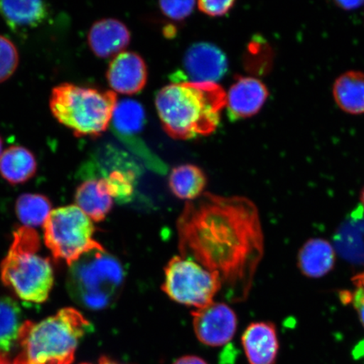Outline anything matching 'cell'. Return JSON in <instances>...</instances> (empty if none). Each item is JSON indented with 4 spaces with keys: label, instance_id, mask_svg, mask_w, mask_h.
Returning <instances> with one entry per match:
<instances>
[{
    "label": "cell",
    "instance_id": "6da1fadb",
    "mask_svg": "<svg viewBox=\"0 0 364 364\" xmlns=\"http://www.w3.org/2000/svg\"><path fill=\"white\" fill-rule=\"evenodd\" d=\"M181 256L221 280V293L231 303L249 297L264 255L260 215L245 197L204 193L186 203L176 221Z\"/></svg>",
    "mask_w": 364,
    "mask_h": 364
},
{
    "label": "cell",
    "instance_id": "7a4b0ae2",
    "mask_svg": "<svg viewBox=\"0 0 364 364\" xmlns=\"http://www.w3.org/2000/svg\"><path fill=\"white\" fill-rule=\"evenodd\" d=\"M226 102L222 86L209 82H176L159 90L156 98L164 130L181 140L213 134Z\"/></svg>",
    "mask_w": 364,
    "mask_h": 364
},
{
    "label": "cell",
    "instance_id": "3957f363",
    "mask_svg": "<svg viewBox=\"0 0 364 364\" xmlns=\"http://www.w3.org/2000/svg\"><path fill=\"white\" fill-rule=\"evenodd\" d=\"M91 324L74 308H65L42 321L23 323L13 364H71L80 341Z\"/></svg>",
    "mask_w": 364,
    "mask_h": 364
},
{
    "label": "cell",
    "instance_id": "277c9868",
    "mask_svg": "<svg viewBox=\"0 0 364 364\" xmlns=\"http://www.w3.org/2000/svg\"><path fill=\"white\" fill-rule=\"evenodd\" d=\"M40 249L38 232L21 227L14 233L11 247L1 264L4 284L26 302L44 303L53 289L52 263L39 253Z\"/></svg>",
    "mask_w": 364,
    "mask_h": 364
},
{
    "label": "cell",
    "instance_id": "5b68a950",
    "mask_svg": "<svg viewBox=\"0 0 364 364\" xmlns=\"http://www.w3.org/2000/svg\"><path fill=\"white\" fill-rule=\"evenodd\" d=\"M117 94L63 83L52 90L49 106L54 117L77 136H97L111 124Z\"/></svg>",
    "mask_w": 364,
    "mask_h": 364
},
{
    "label": "cell",
    "instance_id": "8992f818",
    "mask_svg": "<svg viewBox=\"0 0 364 364\" xmlns=\"http://www.w3.org/2000/svg\"><path fill=\"white\" fill-rule=\"evenodd\" d=\"M124 279L120 262L104 248L94 250L70 266L68 293L80 306L101 311L115 301Z\"/></svg>",
    "mask_w": 364,
    "mask_h": 364
},
{
    "label": "cell",
    "instance_id": "52a82bcc",
    "mask_svg": "<svg viewBox=\"0 0 364 364\" xmlns=\"http://www.w3.org/2000/svg\"><path fill=\"white\" fill-rule=\"evenodd\" d=\"M44 242L54 258L68 267L91 250L103 247L94 239L93 221L76 205L58 208L43 225Z\"/></svg>",
    "mask_w": 364,
    "mask_h": 364
},
{
    "label": "cell",
    "instance_id": "ba28073f",
    "mask_svg": "<svg viewBox=\"0 0 364 364\" xmlns=\"http://www.w3.org/2000/svg\"><path fill=\"white\" fill-rule=\"evenodd\" d=\"M162 290L173 301L201 309L213 302L222 283L220 277L198 262L176 256L165 267Z\"/></svg>",
    "mask_w": 364,
    "mask_h": 364
},
{
    "label": "cell",
    "instance_id": "9c48e42d",
    "mask_svg": "<svg viewBox=\"0 0 364 364\" xmlns=\"http://www.w3.org/2000/svg\"><path fill=\"white\" fill-rule=\"evenodd\" d=\"M197 338L210 347H220L233 339L237 330L236 314L228 304L213 302L192 312Z\"/></svg>",
    "mask_w": 364,
    "mask_h": 364
},
{
    "label": "cell",
    "instance_id": "30bf717a",
    "mask_svg": "<svg viewBox=\"0 0 364 364\" xmlns=\"http://www.w3.org/2000/svg\"><path fill=\"white\" fill-rule=\"evenodd\" d=\"M184 68L193 82L216 83L228 70V59L216 45L198 43L186 53Z\"/></svg>",
    "mask_w": 364,
    "mask_h": 364
},
{
    "label": "cell",
    "instance_id": "8fae6325",
    "mask_svg": "<svg viewBox=\"0 0 364 364\" xmlns=\"http://www.w3.org/2000/svg\"><path fill=\"white\" fill-rule=\"evenodd\" d=\"M269 97L265 84L254 77H237L227 95L228 115L232 121L257 115Z\"/></svg>",
    "mask_w": 364,
    "mask_h": 364
},
{
    "label": "cell",
    "instance_id": "7c38bea8",
    "mask_svg": "<svg viewBox=\"0 0 364 364\" xmlns=\"http://www.w3.org/2000/svg\"><path fill=\"white\" fill-rule=\"evenodd\" d=\"M107 77L115 93L134 95L147 83V66L139 54L122 52L111 62Z\"/></svg>",
    "mask_w": 364,
    "mask_h": 364
},
{
    "label": "cell",
    "instance_id": "4fadbf2b",
    "mask_svg": "<svg viewBox=\"0 0 364 364\" xmlns=\"http://www.w3.org/2000/svg\"><path fill=\"white\" fill-rule=\"evenodd\" d=\"M242 346L249 364H276L279 341L274 323H252L242 335Z\"/></svg>",
    "mask_w": 364,
    "mask_h": 364
},
{
    "label": "cell",
    "instance_id": "5bb4252c",
    "mask_svg": "<svg viewBox=\"0 0 364 364\" xmlns=\"http://www.w3.org/2000/svg\"><path fill=\"white\" fill-rule=\"evenodd\" d=\"M131 35L124 23L104 19L94 23L88 35L90 48L100 58L117 56L129 44Z\"/></svg>",
    "mask_w": 364,
    "mask_h": 364
},
{
    "label": "cell",
    "instance_id": "9a60e30c",
    "mask_svg": "<svg viewBox=\"0 0 364 364\" xmlns=\"http://www.w3.org/2000/svg\"><path fill=\"white\" fill-rule=\"evenodd\" d=\"M336 252L329 241L321 238L309 239L299 249L297 266L304 276L320 279L333 269Z\"/></svg>",
    "mask_w": 364,
    "mask_h": 364
},
{
    "label": "cell",
    "instance_id": "2e32d148",
    "mask_svg": "<svg viewBox=\"0 0 364 364\" xmlns=\"http://www.w3.org/2000/svg\"><path fill=\"white\" fill-rule=\"evenodd\" d=\"M76 206L91 220H105L113 207V198L103 178L89 179L79 186L75 193Z\"/></svg>",
    "mask_w": 364,
    "mask_h": 364
},
{
    "label": "cell",
    "instance_id": "e0dca14e",
    "mask_svg": "<svg viewBox=\"0 0 364 364\" xmlns=\"http://www.w3.org/2000/svg\"><path fill=\"white\" fill-rule=\"evenodd\" d=\"M332 94L341 111L351 115H362L364 114V73L345 72L334 82Z\"/></svg>",
    "mask_w": 364,
    "mask_h": 364
},
{
    "label": "cell",
    "instance_id": "ac0fdd59",
    "mask_svg": "<svg viewBox=\"0 0 364 364\" xmlns=\"http://www.w3.org/2000/svg\"><path fill=\"white\" fill-rule=\"evenodd\" d=\"M0 14L13 30H26L46 19L48 6L43 1H0Z\"/></svg>",
    "mask_w": 364,
    "mask_h": 364
},
{
    "label": "cell",
    "instance_id": "d6986e66",
    "mask_svg": "<svg viewBox=\"0 0 364 364\" xmlns=\"http://www.w3.org/2000/svg\"><path fill=\"white\" fill-rule=\"evenodd\" d=\"M36 169L33 154L24 147H10L0 156V174L11 184L24 183L36 174Z\"/></svg>",
    "mask_w": 364,
    "mask_h": 364
},
{
    "label": "cell",
    "instance_id": "ffe728a7",
    "mask_svg": "<svg viewBox=\"0 0 364 364\" xmlns=\"http://www.w3.org/2000/svg\"><path fill=\"white\" fill-rule=\"evenodd\" d=\"M207 177L199 167L181 165L174 168L169 176V186L176 197L192 202L204 193Z\"/></svg>",
    "mask_w": 364,
    "mask_h": 364
},
{
    "label": "cell",
    "instance_id": "44dd1931",
    "mask_svg": "<svg viewBox=\"0 0 364 364\" xmlns=\"http://www.w3.org/2000/svg\"><path fill=\"white\" fill-rule=\"evenodd\" d=\"M111 122L115 134L122 138L139 134L145 122L144 109L134 100H122L114 109Z\"/></svg>",
    "mask_w": 364,
    "mask_h": 364
},
{
    "label": "cell",
    "instance_id": "7402d4cb",
    "mask_svg": "<svg viewBox=\"0 0 364 364\" xmlns=\"http://www.w3.org/2000/svg\"><path fill=\"white\" fill-rule=\"evenodd\" d=\"M23 323L21 309L15 300L0 297V352L11 351Z\"/></svg>",
    "mask_w": 364,
    "mask_h": 364
},
{
    "label": "cell",
    "instance_id": "603a6c76",
    "mask_svg": "<svg viewBox=\"0 0 364 364\" xmlns=\"http://www.w3.org/2000/svg\"><path fill=\"white\" fill-rule=\"evenodd\" d=\"M52 211L51 202L41 194H23L16 203L17 217L25 227L44 225Z\"/></svg>",
    "mask_w": 364,
    "mask_h": 364
},
{
    "label": "cell",
    "instance_id": "cb8c5ba5",
    "mask_svg": "<svg viewBox=\"0 0 364 364\" xmlns=\"http://www.w3.org/2000/svg\"><path fill=\"white\" fill-rule=\"evenodd\" d=\"M109 193L117 201L127 202L134 192L135 176L133 171H112L103 177Z\"/></svg>",
    "mask_w": 364,
    "mask_h": 364
},
{
    "label": "cell",
    "instance_id": "d4e9b609",
    "mask_svg": "<svg viewBox=\"0 0 364 364\" xmlns=\"http://www.w3.org/2000/svg\"><path fill=\"white\" fill-rule=\"evenodd\" d=\"M19 63V53L16 46L6 36L0 35V83L15 73Z\"/></svg>",
    "mask_w": 364,
    "mask_h": 364
},
{
    "label": "cell",
    "instance_id": "484cf974",
    "mask_svg": "<svg viewBox=\"0 0 364 364\" xmlns=\"http://www.w3.org/2000/svg\"><path fill=\"white\" fill-rule=\"evenodd\" d=\"M195 4V1H161L159 7L170 19L182 21L192 14Z\"/></svg>",
    "mask_w": 364,
    "mask_h": 364
},
{
    "label": "cell",
    "instance_id": "4316f807",
    "mask_svg": "<svg viewBox=\"0 0 364 364\" xmlns=\"http://www.w3.org/2000/svg\"><path fill=\"white\" fill-rule=\"evenodd\" d=\"M233 0H208V1H199L198 6L199 10L211 16H221L225 15L234 6Z\"/></svg>",
    "mask_w": 364,
    "mask_h": 364
},
{
    "label": "cell",
    "instance_id": "83f0119b",
    "mask_svg": "<svg viewBox=\"0 0 364 364\" xmlns=\"http://www.w3.org/2000/svg\"><path fill=\"white\" fill-rule=\"evenodd\" d=\"M340 296L344 304H352L364 328V294L356 289L354 292L343 291Z\"/></svg>",
    "mask_w": 364,
    "mask_h": 364
},
{
    "label": "cell",
    "instance_id": "f1b7e54d",
    "mask_svg": "<svg viewBox=\"0 0 364 364\" xmlns=\"http://www.w3.org/2000/svg\"><path fill=\"white\" fill-rule=\"evenodd\" d=\"M336 6L345 11H353L363 6V1H336Z\"/></svg>",
    "mask_w": 364,
    "mask_h": 364
},
{
    "label": "cell",
    "instance_id": "f546056e",
    "mask_svg": "<svg viewBox=\"0 0 364 364\" xmlns=\"http://www.w3.org/2000/svg\"><path fill=\"white\" fill-rule=\"evenodd\" d=\"M173 364H208L201 358L197 356H185L177 359Z\"/></svg>",
    "mask_w": 364,
    "mask_h": 364
},
{
    "label": "cell",
    "instance_id": "4dcf8cb0",
    "mask_svg": "<svg viewBox=\"0 0 364 364\" xmlns=\"http://www.w3.org/2000/svg\"><path fill=\"white\" fill-rule=\"evenodd\" d=\"M352 282L353 285L356 287V289L361 290L364 294V271L354 276L352 279Z\"/></svg>",
    "mask_w": 364,
    "mask_h": 364
},
{
    "label": "cell",
    "instance_id": "1f68e13d",
    "mask_svg": "<svg viewBox=\"0 0 364 364\" xmlns=\"http://www.w3.org/2000/svg\"><path fill=\"white\" fill-rule=\"evenodd\" d=\"M82 364H119L115 361L112 360L111 358L107 357H102L99 359L97 363H82Z\"/></svg>",
    "mask_w": 364,
    "mask_h": 364
},
{
    "label": "cell",
    "instance_id": "d6a6232c",
    "mask_svg": "<svg viewBox=\"0 0 364 364\" xmlns=\"http://www.w3.org/2000/svg\"><path fill=\"white\" fill-rule=\"evenodd\" d=\"M0 364H11L6 353L0 352Z\"/></svg>",
    "mask_w": 364,
    "mask_h": 364
},
{
    "label": "cell",
    "instance_id": "836d02e7",
    "mask_svg": "<svg viewBox=\"0 0 364 364\" xmlns=\"http://www.w3.org/2000/svg\"><path fill=\"white\" fill-rule=\"evenodd\" d=\"M360 200H361V203L363 204V206L364 208V188L363 189L361 195H360Z\"/></svg>",
    "mask_w": 364,
    "mask_h": 364
},
{
    "label": "cell",
    "instance_id": "e575fe53",
    "mask_svg": "<svg viewBox=\"0 0 364 364\" xmlns=\"http://www.w3.org/2000/svg\"><path fill=\"white\" fill-rule=\"evenodd\" d=\"M2 149H3V143H2L1 138H0V156H1V154L3 153Z\"/></svg>",
    "mask_w": 364,
    "mask_h": 364
}]
</instances>
